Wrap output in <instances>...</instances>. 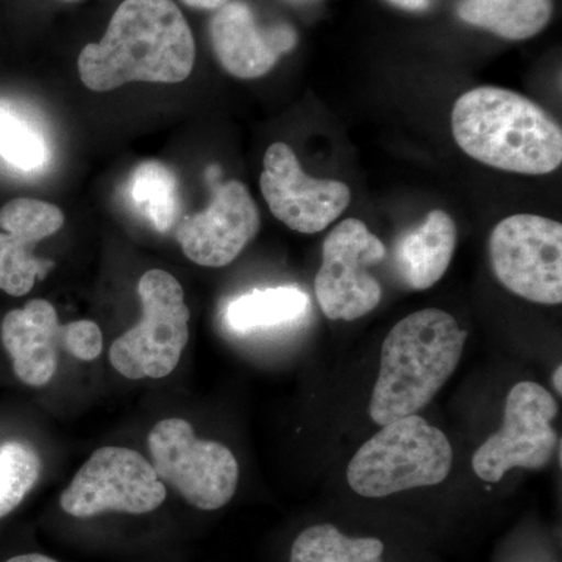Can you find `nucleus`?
<instances>
[{
    "instance_id": "nucleus-11",
    "label": "nucleus",
    "mask_w": 562,
    "mask_h": 562,
    "mask_svg": "<svg viewBox=\"0 0 562 562\" xmlns=\"http://www.w3.org/2000/svg\"><path fill=\"white\" fill-rule=\"evenodd\" d=\"M260 188L273 216L303 235L325 231L351 201L346 183L313 179L284 143L272 144L266 150Z\"/></svg>"
},
{
    "instance_id": "nucleus-26",
    "label": "nucleus",
    "mask_w": 562,
    "mask_h": 562,
    "mask_svg": "<svg viewBox=\"0 0 562 562\" xmlns=\"http://www.w3.org/2000/svg\"><path fill=\"white\" fill-rule=\"evenodd\" d=\"M394 5L401 7V9L419 11L428 9L430 0H390Z\"/></svg>"
},
{
    "instance_id": "nucleus-2",
    "label": "nucleus",
    "mask_w": 562,
    "mask_h": 562,
    "mask_svg": "<svg viewBox=\"0 0 562 562\" xmlns=\"http://www.w3.org/2000/svg\"><path fill=\"white\" fill-rule=\"evenodd\" d=\"M452 132L469 157L501 171L543 176L562 162L560 124L531 99L503 88L462 94L454 102Z\"/></svg>"
},
{
    "instance_id": "nucleus-6",
    "label": "nucleus",
    "mask_w": 562,
    "mask_h": 562,
    "mask_svg": "<svg viewBox=\"0 0 562 562\" xmlns=\"http://www.w3.org/2000/svg\"><path fill=\"white\" fill-rule=\"evenodd\" d=\"M149 450L158 479L194 508L216 512L235 495L239 483L235 454L224 443L199 439L190 422H158L149 435Z\"/></svg>"
},
{
    "instance_id": "nucleus-18",
    "label": "nucleus",
    "mask_w": 562,
    "mask_h": 562,
    "mask_svg": "<svg viewBox=\"0 0 562 562\" xmlns=\"http://www.w3.org/2000/svg\"><path fill=\"white\" fill-rule=\"evenodd\" d=\"M384 546L376 538H349L335 525L306 528L294 541L290 562H383Z\"/></svg>"
},
{
    "instance_id": "nucleus-13",
    "label": "nucleus",
    "mask_w": 562,
    "mask_h": 562,
    "mask_svg": "<svg viewBox=\"0 0 562 562\" xmlns=\"http://www.w3.org/2000/svg\"><path fill=\"white\" fill-rule=\"evenodd\" d=\"M214 55L236 79H260L271 72L281 55L294 49L297 33L286 24L261 29L246 3L232 2L210 24Z\"/></svg>"
},
{
    "instance_id": "nucleus-29",
    "label": "nucleus",
    "mask_w": 562,
    "mask_h": 562,
    "mask_svg": "<svg viewBox=\"0 0 562 562\" xmlns=\"http://www.w3.org/2000/svg\"><path fill=\"white\" fill-rule=\"evenodd\" d=\"M68 2H74V0H68Z\"/></svg>"
},
{
    "instance_id": "nucleus-7",
    "label": "nucleus",
    "mask_w": 562,
    "mask_h": 562,
    "mask_svg": "<svg viewBox=\"0 0 562 562\" xmlns=\"http://www.w3.org/2000/svg\"><path fill=\"white\" fill-rule=\"evenodd\" d=\"M492 271L528 302H562V225L538 214H514L491 233Z\"/></svg>"
},
{
    "instance_id": "nucleus-24",
    "label": "nucleus",
    "mask_w": 562,
    "mask_h": 562,
    "mask_svg": "<svg viewBox=\"0 0 562 562\" xmlns=\"http://www.w3.org/2000/svg\"><path fill=\"white\" fill-rule=\"evenodd\" d=\"M63 347L80 361H94L103 350L101 328L92 321H76L63 331Z\"/></svg>"
},
{
    "instance_id": "nucleus-19",
    "label": "nucleus",
    "mask_w": 562,
    "mask_h": 562,
    "mask_svg": "<svg viewBox=\"0 0 562 562\" xmlns=\"http://www.w3.org/2000/svg\"><path fill=\"white\" fill-rule=\"evenodd\" d=\"M128 194L158 232H168L179 220V180L168 166L157 161L139 165L132 173Z\"/></svg>"
},
{
    "instance_id": "nucleus-23",
    "label": "nucleus",
    "mask_w": 562,
    "mask_h": 562,
    "mask_svg": "<svg viewBox=\"0 0 562 562\" xmlns=\"http://www.w3.org/2000/svg\"><path fill=\"white\" fill-rule=\"evenodd\" d=\"M65 225V214L54 203L20 198L0 209L2 232L21 233L36 243L50 238Z\"/></svg>"
},
{
    "instance_id": "nucleus-12",
    "label": "nucleus",
    "mask_w": 562,
    "mask_h": 562,
    "mask_svg": "<svg viewBox=\"0 0 562 562\" xmlns=\"http://www.w3.org/2000/svg\"><path fill=\"white\" fill-rule=\"evenodd\" d=\"M261 217L249 188L238 180L213 188V199L202 213L184 217L177 241L188 260L203 268H224L260 232Z\"/></svg>"
},
{
    "instance_id": "nucleus-17",
    "label": "nucleus",
    "mask_w": 562,
    "mask_h": 562,
    "mask_svg": "<svg viewBox=\"0 0 562 562\" xmlns=\"http://www.w3.org/2000/svg\"><path fill=\"white\" fill-rule=\"evenodd\" d=\"M310 310V297L297 286L255 290L228 303L225 321L236 333L268 330L301 319Z\"/></svg>"
},
{
    "instance_id": "nucleus-25",
    "label": "nucleus",
    "mask_w": 562,
    "mask_h": 562,
    "mask_svg": "<svg viewBox=\"0 0 562 562\" xmlns=\"http://www.w3.org/2000/svg\"><path fill=\"white\" fill-rule=\"evenodd\" d=\"M181 2L187 3L192 9L221 10L222 7L227 5L228 0H181Z\"/></svg>"
},
{
    "instance_id": "nucleus-22",
    "label": "nucleus",
    "mask_w": 562,
    "mask_h": 562,
    "mask_svg": "<svg viewBox=\"0 0 562 562\" xmlns=\"http://www.w3.org/2000/svg\"><path fill=\"white\" fill-rule=\"evenodd\" d=\"M0 157L21 171H35L47 157L46 140L31 122L0 106Z\"/></svg>"
},
{
    "instance_id": "nucleus-10",
    "label": "nucleus",
    "mask_w": 562,
    "mask_h": 562,
    "mask_svg": "<svg viewBox=\"0 0 562 562\" xmlns=\"http://www.w3.org/2000/svg\"><path fill=\"white\" fill-rule=\"evenodd\" d=\"M557 414V401L546 387L532 382L517 383L506 397L501 430L473 454L475 475L483 482L498 483L512 469L546 468L558 446L552 425Z\"/></svg>"
},
{
    "instance_id": "nucleus-21",
    "label": "nucleus",
    "mask_w": 562,
    "mask_h": 562,
    "mask_svg": "<svg viewBox=\"0 0 562 562\" xmlns=\"http://www.w3.org/2000/svg\"><path fill=\"white\" fill-rule=\"evenodd\" d=\"M41 475V458L29 443H0V519L9 516L33 490Z\"/></svg>"
},
{
    "instance_id": "nucleus-28",
    "label": "nucleus",
    "mask_w": 562,
    "mask_h": 562,
    "mask_svg": "<svg viewBox=\"0 0 562 562\" xmlns=\"http://www.w3.org/2000/svg\"><path fill=\"white\" fill-rule=\"evenodd\" d=\"M561 380H562V366H558L557 371H554V375H553L554 390H557L558 395L562 394Z\"/></svg>"
},
{
    "instance_id": "nucleus-3",
    "label": "nucleus",
    "mask_w": 562,
    "mask_h": 562,
    "mask_svg": "<svg viewBox=\"0 0 562 562\" xmlns=\"http://www.w3.org/2000/svg\"><path fill=\"white\" fill-rule=\"evenodd\" d=\"M468 341L452 314L420 310L387 333L369 416L386 425L424 409L457 371Z\"/></svg>"
},
{
    "instance_id": "nucleus-27",
    "label": "nucleus",
    "mask_w": 562,
    "mask_h": 562,
    "mask_svg": "<svg viewBox=\"0 0 562 562\" xmlns=\"http://www.w3.org/2000/svg\"><path fill=\"white\" fill-rule=\"evenodd\" d=\"M5 562H58L55 560H52L49 557H44V554L40 553H27V554H20V557L11 558V560Z\"/></svg>"
},
{
    "instance_id": "nucleus-1",
    "label": "nucleus",
    "mask_w": 562,
    "mask_h": 562,
    "mask_svg": "<svg viewBox=\"0 0 562 562\" xmlns=\"http://www.w3.org/2000/svg\"><path fill=\"white\" fill-rule=\"evenodd\" d=\"M195 63L194 36L172 0H124L101 43L80 52L77 68L88 90L132 83H181Z\"/></svg>"
},
{
    "instance_id": "nucleus-9",
    "label": "nucleus",
    "mask_w": 562,
    "mask_h": 562,
    "mask_svg": "<svg viewBox=\"0 0 562 562\" xmlns=\"http://www.w3.org/2000/svg\"><path fill=\"white\" fill-rule=\"evenodd\" d=\"M386 257V247L364 222L346 220L322 246V265L314 280L322 313L331 321H357L373 312L383 297L371 266Z\"/></svg>"
},
{
    "instance_id": "nucleus-15",
    "label": "nucleus",
    "mask_w": 562,
    "mask_h": 562,
    "mask_svg": "<svg viewBox=\"0 0 562 562\" xmlns=\"http://www.w3.org/2000/svg\"><path fill=\"white\" fill-rule=\"evenodd\" d=\"M457 249V225L449 213L435 210L419 227L406 233L395 249V266L406 286L425 291L449 269Z\"/></svg>"
},
{
    "instance_id": "nucleus-16",
    "label": "nucleus",
    "mask_w": 562,
    "mask_h": 562,
    "mask_svg": "<svg viewBox=\"0 0 562 562\" xmlns=\"http://www.w3.org/2000/svg\"><path fill=\"white\" fill-rule=\"evenodd\" d=\"M552 11V0H461L458 5L462 21L513 41L538 35Z\"/></svg>"
},
{
    "instance_id": "nucleus-20",
    "label": "nucleus",
    "mask_w": 562,
    "mask_h": 562,
    "mask_svg": "<svg viewBox=\"0 0 562 562\" xmlns=\"http://www.w3.org/2000/svg\"><path fill=\"white\" fill-rule=\"evenodd\" d=\"M35 239L14 232H0V291L13 297L29 294L35 281L46 279L54 262L41 260Z\"/></svg>"
},
{
    "instance_id": "nucleus-8",
    "label": "nucleus",
    "mask_w": 562,
    "mask_h": 562,
    "mask_svg": "<svg viewBox=\"0 0 562 562\" xmlns=\"http://www.w3.org/2000/svg\"><path fill=\"white\" fill-rule=\"evenodd\" d=\"M166 497V484L143 454L124 447H102L63 491L60 505L79 519L109 512L139 516L160 508Z\"/></svg>"
},
{
    "instance_id": "nucleus-5",
    "label": "nucleus",
    "mask_w": 562,
    "mask_h": 562,
    "mask_svg": "<svg viewBox=\"0 0 562 562\" xmlns=\"http://www.w3.org/2000/svg\"><path fill=\"white\" fill-rule=\"evenodd\" d=\"M143 317L111 344L110 362L128 380L165 379L190 341L191 313L172 273L151 269L138 284Z\"/></svg>"
},
{
    "instance_id": "nucleus-4",
    "label": "nucleus",
    "mask_w": 562,
    "mask_h": 562,
    "mask_svg": "<svg viewBox=\"0 0 562 562\" xmlns=\"http://www.w3.org/2000/svg\"><path fill=\"white\" fill-rule=\"evenodd\" d=\"M453 465V449L446 432L420 417H401L357 450L347 483L366 498L390 497L403 491L446 482Z\"/></svg>"
},
{
    "instance_id": "nucleus-14",
    "label": "nucleus",
    "mask_w": 562,
    "mask_h": 562,
    "mask_svg": "<svg viewBox=\"0 0 562 562\" xmlns=\"http://www.w3.org/2000/svg\"><path fill=\"white\" fill-rule=\"evenodd\" d=\"M63 331L65 325L58 321L57 310L43 299H35L3 317L0 338L22 383L41 387L54 379Z\"/></svg>"
}]
</instances>
